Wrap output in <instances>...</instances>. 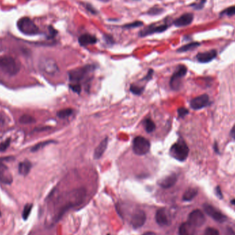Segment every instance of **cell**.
I'll return each instance as SVG.
<instances>
[{
    "instance_id": "cell-23",
    "label": "cell",
    "mask_w": 235,
    "mask_h": 235,
    "mask_svg": "<svg viewBox=\"0 0 235 235\" xmlns=\"http://www.w3.org/2000/svg\"><path fill=\"white\" fill-rule=\"evenodd\" d=\"M197 190L194 188H190L187 189L183 193V200L186 201H190L193 199L197 194Z\"/></svg>"
},
{
    "instance_id": "cell-32",
    "label": "cell",
    "mask_w": 235,
    "mask_h": 235,
    "mask_svg": "<svg viewBox=\"0 0 235 235\" xmlns=\"http://www.w3.org/2000/svg\"><path fill=\"white\" fill-rule=\"evenodd\" d=\"M143 25V23L142 21H135L131 24H128L124 25L123 28H137L139 26H141Z\"/></svg>"
},
{
    "instance_id": "cell-30",
    "label": "cell",
    "mask_w": 235,
    "mask_h": 235,
    "mask_svg": "<svg viewBox=\"0 0 235 235\" xmlns=\"http://www.w3.org/2000/svg\"><path fill=\"white\" fill-rule=\"evenodd\" d=\"M130 91L135 95H140L144 91V87H140L137 85H132L130 87Z\"/></svg>"
},
{
    "instance_id": "cell-20",
    "label": "cell",
    "mask_w": 235,
    "mask_h": 235,
    "mask_svg": "<svg viewBox=\"0 0 235 235\" xmlns=\"http://www.w3.org/2000/svg\"><path fill=\"white\" fill-rule=\"evenodd\" d=\"M108 145V138H105L101 142L100 144L97 146L94 150V159L98 160L103 155Z\"/></svg>"
},
{
    "instance_id": "cell-44",
    "label": "cell",
    "mask_w": 235,
    "mask_h": 235,
    "mask_svg": "<svg viewBox=\"0 0 235 235\" xmlns=\"http://www.w3.org/2000/svg\"><path fill=\"white\" fill-rule=\"evenodd\" d=\"M214 150L215 151L216 153H219V149H218V145H217V143H216V142H215V145H214Z\"/></svg>"
},
{
    "instance_id": "cell-18",
    "label": "cell",
    "mask_w": 235,
    "mask_h": 235,
    "mask_svg": "<svg viewBox=\"0 0 235 235\" xmlns=\"http://www.w3.org/2000/svg\"><path fill=\"white\" fill-rule=\"evenodd\" d=\"M156 221L158 225L161 226H167L169 223V219L167 215V212L164 208L157 210L156 213Z\"/></svg>"
},
{
    "instance_id": "cell-27",
    "label": "cell",
    "mask_w": 235,
    "mask_h": 235,
    "mask_svg": "<svg viewBox=\"0 0 235 235\" xmlns=\"http://www.w3.org/2000/svg\"><path fill=\"white\" fill-rule=\"evenodd\" d=\"M73 113V110L70 108H68V109H64L60 110L58 111L57 113V116L60 118H66V117H68L69 116H70Z\"/></svg>"
},
{
    "instance_id": "cell-29",
    "label": "cell",
    "mask_w": 235,
    "mask_h": 235,
    "mask_svg": "<svg viewBox=\"0 0 235 235\" xmlns=\"http://www.w3.org/2000/svg\"><path fill=\"white\" fill-rule=\"evenodd\" d=\"M54 142L52 141V140H47V141H45V142H40L39 143V144L36 145L34 147H32V149H31V151L32 152H35V151H37V150H39V149H41L42 148H43L44 146H47V145L49 144H51V143H54Z\"/></svg>"
},
{
    "instance_id": "cell-13",
    "label": "cell",
    "mask_w": 235,
    "mask_h": 235,
    "mask_svg": "<svg viewBox=\"0 0 235 235\" xmlns=\"http://www.w3.org/2000/svg\"><path fill=\"white\" fill-rule=\"evenodd\" d=\"M0 182L10 184L13 182V176L5 164L0 162Z\"/></svg>"
},
{
    "instance_id": "cell-4",
    "label": "cell",
    "mask_w": 235,
    "mask_h": 235,
    "mask_svg": "<svg viewBox=\"0 0 235 235\" xmlns=\"http://www.w3.org/2000/svg\"><path fill=\"white\" fill-rule=\"evenodd\" d=\"M17 28L21 32L26 35H35L39 33V28L36 26L34 21L30 18L24 17L18 20L17 23Z\"/></svg>"
},
{
    "instance_id": "cell-38",
    "label": "cell",
    "mask_w": 235,
    "mask_h": 235,
    "mask_svg": "<svg viewBox=\"0 0 235 235\" xmlns=\"http://www.w3.org/2000/svg\"><path fill=\"white\" fill-rule=\"evenodd\" d=\"M85 6H85V8L88 11H89V12H90L91 14H96L97 13L96 10L95 9L91 4H89V3H85Z\"/></svg>"
},
{
    "instance_id": "cell-35",
    "label": "cell",
    "mask_w": 235,
    "mask_h": 235,
    "mask_svg": "<svg viewBox=\"0 0 235 235\" xmlns=\"http://www.w3.org/2000/svg\"><path fill=\"white\" fill-rule=\"evenodd\" d=\"M189 110L185 107H180L178 109V116L179 117H185L186 115L189 114Z\"/></svg>"
},
{
    "instance_id": "cell-42",
    "label": "cell",
    "mask_w": 235,
    "mask_h": 235,
    "mask_svg": "<svg viewBox=\"0 0 235 235\" xmlns=\"http://www.w3.org/2000/svg\"><path fill=\"white\" fill-rule=\"evenodd\" d=\"M153 69H150L149 70V72H148L147 75L146 76V77H145V78L144 79H146V80H150V79H151L152 76H153Z\"/></svg>"
},
{
    "instance_id": "cell-47",
    "label": "cell",
    "mask_w": 235,
    "mask_h": 235,
    "mask_svg": "<svg viewBox=\"0 0 235 235\" xmlns=\"http://www.w3.org/2000/svg\"><path fill=\"white\" fill-rule=\"evenodd\" d=\"M231 203H232V204H235V199L232 200V201H231Z\"/></svg>"
},
{
    "instance_id": "cell-7",
    "label": "cell",
    "mask_w": 235,
    "mask_h": 235,
    "mask_svg": "<svg viewBox=\"0 0 235 235\" xmlns=\"http://www.w3.org/2000/svg\"><path fill=\"white\" fill-rule=\"evenodd\" d=\"M187 72V68L184 65H179L173 74H172L170 85L172 89L178 90L179 89V86L180 85V80L183 76H185Z\"/></svg>"
},
{
    "instance_id": "cell-28",
    "label": "cell",
    "mask_w": 235,
    "mask_h": 235,
    "mask_svg": "<svg viewBox=\"0 0 235 235\" xmlns=\"http://www.w3.org/2000/svg\"><path fill=\"white\" fill-rule=\"evenodd\" d=\"M32 206H33V205L32 204H28L25 205L23 212H22V217H23L24 220H25H25H27L29 215H30Z\"/></svg>"
},
{
    "instance_id": "cell-40",
    "label": "cell",
    "mask_w": 235,
    "mask_h": 235,
    "mask_svg": "<svg viewBox=\"0 0 235 235\" xmlns=\"http://www.w3.org/2000/svg\"><path fill=\"white\" fill-rule=\"evenodd\" d=\"M205 1H206V0H201V2L199 3H197V4H193V6L196 9H201V8H203L204 4L205 3Z\"/></svg>"
},
{
    "instance_id": "cell-6",
    "label": "cell",
    "mask_w": 235,
    "mask_h": 235,
    "mask_svg": "<svg viewBox=\"0 0 235 235\" xmlns=\"http://www.w3.org/2000/svg\"><path fill=\"white\" fill-rule=\"evenodd\" d=\"M95 67L93 65H85L82 68L72 69L69 72V80L74 83H78L82 80L87 74L92 72Z\"/></svg>"
},
{
    "instance_id": "cell-2",
    "label": "cell",
    "mask_w": 235,
    "mask_h": 235,
    "mask_svg": "<svg viewBox=\"0 0 235 235\" xmlns=\"http://www.w3.org/2000/svg\"><path fill=\"white\" fill-rule=\"evenodd\" d=\"M0 69L5 74L14 76L20 70V64L13 57L3 56L0 57Z\"/></svg>"
},
{
    "instance_id": "cell-3",
    "label": "cell",
    "mask_w": 235,
    "mask_h": 235,
    "mask_svg": "<svg viewBox=\"0 0 235 235\" xmlns=\"http://www.w3.org/2000/svg\"><path fill=\"white\" fill-rule=\"evenodd\" d=\"M170 153L172 157L178 161H183L188 157L189 149L183 139H179L172 145L170 149Z\"/></svg>"
},
{
    "instance_id": "cell-25",
    "label": "cell",
    "mask_w": 235,
    "mask_h": 235,
    "mask_svg": "<svg viewBox=\"0 0 235 235\" xmlns=\"http://www.w3.org/2000/svg\"><path fill=\"white\" fill-rule=\"evenodd\" d=\"M199 45H200L199 43H198V42L190 43L189 44H186V45L181 47L180 48H179L178 50V52H186V51H189V50H193L194 48H195V47H198Z\"/></svg>"
},
{
    "instance_id": "cell-46",
    "label": "cell",
    "mask_w": 235,
    "mask_h": 235,
    "mask_svg": "<svg viewBox=\"0 0 235 235\" xmlns=\"http://www.w3.org/2000/svg\"><path fill=\"white\" fill-rule=\"evenodd\" d=\"M99 1H101V2H107L109 1V0H99Z\"/></svg>"
},
{
    "instance_id": "cell-22",
    "label": "cell",
    "mask_w": 235,
    "mask_h": 235,
    "mask_svg": "<svg viewBox=\"0 0 235 235\" xmlns=\"http://www.w3.org/2000/svg\"><path fill=\"white\" fill-rule=\"evenodd\" d=\"M32 168V164L29 161H24L19 164V173L22 175H27Z\"/></svg>"
},
{
    "instance_id": "cell-33",
    "label": "cell",
    "mask_w": 235,
    "mask_h": 235,
    "mask_svg": "<svg viewBox=\"0 0 235 235\" xmlns=\"http://www.w3.org/2000/svg\"><path fill=\"white\" fill-rule=\"evenodd\" d=\"M225 14L227 16H232L235 14V6L230 7V8L226 9L225 10H223V12L221 13V14Z\"/></svg>"
},
{
    "instance_id": "cell-31",
    "label": "cell",
    "mask_w": 235,
    "mask_h": 235,
    "mask_svg": "<svg viewBox=\"0 0 235 235\" xmlns=\"http://www.w3.org/2000/svg\"><path fill=\"white\" fill-rule=\"evenodd\" d=\"M204 235H219L218 230L213 227H208L205 229Z\"/></svg>"
},
{
    "instance_id": "cell-17",
    "label": "cell",
    "mask_w": 235,
    "mask_h": 235,
    "mask_svg": "<svg viewBox=\"0 0 235 235\" xmlns=\"http://www.w3.org/2000/svg\"><path fill=\"white\" fill-rule=\"evenodd\" d=\"M193 20V14L192 13H185L175 19L174 25L177 27H183L189 25L192 23Z\"/></svg>"
},
{
    "instance_id": "cell-19",
    "label": "cell",
    "mask_w": 235,
    "mask_h": 235,
    "mask_svg": "<svg viewBox=\"0 0 235 235\" xmlns=\"http://www.w3.org/2000/svg\"><path fill=\"white\" fill-rule=\"evenodd\" d=\"M196 227L193 226L191 223L186 221L182 223L179 227V235H194L195 233Z\"/></svg>"
},
{
    "instance_id": "cell-26",
    "label": "cell",
    "mask_w": 235,
    "mask_h": 235,
    "mask_svg": "<svg viewBox=\"0 0 235 235\" xmlns=\"http://www.w3.org/2000/svg\"><path fill=\"white\" fill-rule=\"evenodd\" d=\"M35 122V119L34 117H32L30 115L28 114H24L21 116L19 118V123L21 124H32Z\"/></svg>"
},
{
    "instance_id": "cell-5",
    "label": "cell",
    "mask_w": 235,
    "mask_h": 235,
    "mask_svg": "<svg viewBox=\"0 0 235 235\" xmlns=\"http://www.w3.org/2000/svg\"><path fill=\"white\" fill-rule=\"evenodd\" d=\"M150 145L147 139L142 136H137L133 141V151L138 156H144L150 150Z\"/></svg>"
},
{
    "instance_id": "cell-14",
    "label": "cell",
    "mask_w": 235,
    "mask_h": 235,
    "mask_svg": "<svg viewBox=\"0 0 235 235\" xmlns=\"http://www.w3.org/2000/svg\"><path fill=\"white\" fill-rule=\"evenodd\" d=\"M167 28H168V25L167 24L156 25V26L150 25V26L147 27L146 28H145L144 30H141L140 32H139V36H145L154 34V33L162 32L166 30Z\"/></svg>"
},
{
    "instance_id": "cell-9",
    "label": "cell",
    "mask_w": 235,
    "mask_h": 235,
    "mask_svg": "<svg viewBox=\"0 0 235 235\" xmlns=\"http://www.w3.org/2000/svg\"><path fill=\"white\" fill-rule=\"evenodd\" d=\"M188 221L196 227H201L205 221V216L199 210H194L190 213Z\"/></svg>"
},
{
    "instance_id": "cell-10",
    "label": "cell",
    "mask_w": 235,
    "mask_h": 235,
    "mask_svg": "<svg viewBox=\"0 0 235 235\" xmlns=\"http://www.w3.org/2000/svg\"><path fill=\"white\" fill-rule=\"evenodd\" d=\"M39 67L44 72L48 74H54L58 71L56 62L52 58H43L40 61Z\"/></svg>"
},
{
    "instance_id": "cell-16",
    "label": "cell",
    "mask_w": 235,
    "mask_h": 235,
    "mask_svg": "<svg viewBox=\"0 0 235 235\" xmlns=\"http://www.w3.org/2000/svg\"><path fill=\"white\" fill-rule=\"evenodd\" d=\"M178 181V177L175 174L172 173L161 179L158 182V185L163 189H170Z\"/></svg>"
},
{
    "instance_id": "cell-39",
    "label": "cell",
    "mask_w": 235,
    "mask_h": 235,
    "mask_svg": "<svg viewBox=\"0 0 235 235\" xmlns=\"http://www.w3.org/2000/svg\"><path fill=\"white\" fill-rule=\"evenodd\" d=\"M48 29H49V32H50L48 39H52L54 37V36H56V35L57 34V31L55 30V29H54L52 26H50Z\"/></svg>"
},
{
    "instance_id": "cell-37",
    "label": "cell",
    "mask_w": 235,
    "mask_h": 235,
    "mask_svg": "<svg viewBox=\"0 0 235 235\" xmlns=\"http://www.w3.org/2000/svg\"><path fill=\"white\" fill-rule=\"evenodd\" d=\"M70 88L73 91H74L76 94H80L81 91V86L80 84H71Z\"/></svg>"
},
{
    "instance_id": "cell-45",
    "label": "cell",
    "mask_w": 235,
    "mask_h": 235,
    "mask_svg": "<svg viewBox=\"0 0 235 235\" xmlns=\"http://www.w3.org/2000/svg\"><path fill=\"white\" fill-rule=\"evenodd\" d=\"M142 235H156V234L155 232H146L143 234Z\"/></svg>"
},
{
    "instance_id": "cell-1",
    "label": "cell",
    "mask_w": 235,
    "mask_h": 235,
    "mask_svg": "<svg viewBox=\"0 0 235 235\" xmlns=\"http://www.w3.org/2000/svg\"><path fill=\"white\" fill-rule=\"evenodd\" d=\"M86 197V190L84 188H79L71 190L67 194L66 198V204L62 208L60 211L58 212L56 217V221L59 220L65 212L70 208H74L81 204Z\"/></svg>"
},
{
    "instance_id": "cell-15",
    "label": "cell",
    "mask_w": 235,
    "mask_h": 235,
    "mask_svg": "<svg viewBox=\"0 0 235 235\" xmlns=\"http://www.w3.org/2000/svg\"><path fill=\"white\" fill-rule=\"evenodd\" d=\"M216 51L215 50H212L210 51H207L205 52H200L198 53L197 55V59L200 63H209L211 61H212L216 57Z\"/></svg>"
},
{
    "instance_id": "cell-24",
    "label": "cell",
    "mask_w": 235,
    "mask_h": 235,
    "mask_svg": "<svg viewBox=\"0 0 235 235\" xmlns=\"http://www.w3.org/2000/svg\"><path fill=\"white\" fill-rule=\"evenodd\" d=\"M144 126L145 130L148 133H151V132L154 131L156 129V124L154 123L153 121L150 119H146L144 121Z\"/></svg>"
},
{
    "instance_id": "cell-34",
    "label": "cell",
    "mask_w": 235,
    "mask_h": 235,
    "mask_svg": "<svg viewBox=\"0 0 235 235\" xmlns=\"http://www.w3.org/2000/svg\"><path fill=\"white\" fill-rule=\"evenodd\" d=\"M162 10H163L162 8H159V7H157V6H155V7H153V8H152L151 9H150L148 13L149 14H151V15H156V14H160L161 12H162Z\"/></svg>"
},
{
    "instance_id": "cell-49",
    "label": "cell",
    "mask_w": 235,
    "mask_h": 235,
    "mask_svg": "<svg viewBox=\"0 0 235 235\" xmlns=\"http://www.w3.org/2000/svg\"><path fill=\"white\" fill-rule=\"evenodd\" d=\"M107 235H109V234H107Z\"/></svg>"
},
{
    "instance_id": "cell-43",
    "label": "cell",
    "mask_w": 235,
    "mask_h": 235,
    "mask_svg": "<svg viewBox=\"0 0 235 235\" xmlns=\"http://www.w3.org/2000/svg\"><path fill=\"white\" fill-rule=\"evenodd\" d=\"M230 135H231V137H232L234 139V140H235V127H234L232 128V130H231V131H230Z\"/></svg>"
},
{
    "instance_id": "cell-36",
    "label": "cell",
    "mask_w": 235,
    "mask_h": 235,
    "mask_svg": "<svg viewBox=\"0 0 235 235\" xmlns=\"http://www.w3.org/2000/svg\"><path fill=\"white\" fill-rule=\"evenodd\" d=\"M10 139H7L6 141L1 143V144H0V152L4 151V150H6L7 149H8L10 145Z\"/></svg>"
},
{
    "instance_id": "cell-41",
    "label": "cell",
    "mask_w": 235,
    "mask_h": 235,
    "mask_svg": "<svg viewBox=\"0 0 235 235\" xmlns=\"http://www.w3.org/2000/svg\"><path fill=\"white\" fill-rule=\"evenodd\" d=\"M215 193H216V195L218 196L219 198H222V197H223L222 193H221V188H220L219 186H217L215 189Z\"/></svg>"
},
{
    "instance_id": "cell-12",
    "label": "cell",
    "mask_w": 235,
    "mask_h": 235,
    "mask_svg": "<svg viewBox=\"0 0 235 235\" xmlns=\"http://www.w3.org/2000/svg\"><path fill=\"white\" fill-rule=\"evenodd\" d=\"M146 215L145 212L142 210H138L132 215L131 223L132 227L135 229L142 227L146 222Z\"/></svg>"
},
{
    "instance_id": "cell-21",
    "label": "cell",
    "mask_w": 235,
    "mask_h": 235,
    "mask_svg": "<svg viewBox=\"0 0 235 235\" xmlns=\"http://www.w3.org/2000/svg\"><path fill=\"white\" fill-rule=\"evenodd\" d=\"M97 42V38L94 35L90 34L82 35L79 38V43L81 46H87L88 45H92Z\"/></svg>"
},
{
    "instance_id": "cell-48",
    "label": "cell",
    "mask_w": 235,
    "mask_h": 235,
    "mask_svg": "<svg viewBox=\"0 0 235 235\" xmlns=\"http://www.w3.org/2000/svg\"><path fill=\"white\" fill-rule=\"evenodd\" d=\"M0 216H1V212H0Z\"/></svg>"
},
{
    "instance_id": "cell-8",
    "label": "cell",
    "mask_w": 235,
    "mask_h": 235,
    "mask_svg": "<svg viewBox=\"0 0 235 235\" xmlns=\"http://www.w3.org/2000/svg\"><path fill=\"white\" fill-rule=\"evenodd\" d=\"M210 104V98L208 95L203 94L192 99L190 102V107L194 110H199L208 107Z\"/></svg>"
},
{
    "instance_id": "cell-11",
    "label": "cell",
    "mask_w": 235,
    "mask_h": 235,
    "mask_svg": "<svg viewBox=\"0 0 235 235\" xmlns=\"http://www.w3.org/2000/svg\"><path fill=\"white\" fill-rule=\"evenodd\" d=\"M204 211L208 216H210L215 221L218 222H223L226 221V216L217 209L211 205L205 204L203 205Z\"/></svg>"
}]
</instances>
